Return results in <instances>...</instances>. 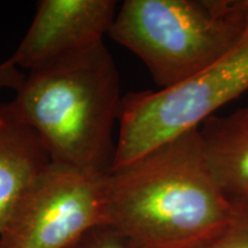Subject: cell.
Returning a JSON list of instances; mask_svg holds the SVG:
<instances>
[{
    "mask_svg": "<svg viewBox=\"0 0 248 248\" xmlns=\"http://www.w3.org/2000/svg\"><path fill=\"white\" fill-rule=\"evenodd\" d=\"M49 162L42 139L13 102L0 104V235L21 194Z\"/></svg>",
    "mask_w": 248,
    "mask_h": 248,
    "instance_id": "cell-7",
    "label": "cell"
},
{
    "mask_svg": "<svg viewBox=\"0 0 248 248\" xmlns=\"http://www.w3.org/2000/svg\"><path fill=\"white\" fill-rule=\"evenodd\" d=\"M105 221L136 248H193L221 230L233 200L214 177L199 129L104 176Z\"/></svg>",
    "mask_w": 248,
    "mask_h": 248,
    "instance_id": "cell-1",
    "label": "cell"
},
{
    "mask_svg": "<svg viewBox=\"0 0 248 248\" xmlns=\"http://www.w3.org/2000/svg\"><path fill=\"white\" fill-rule=\"evenodd\" d=\"M231 199L233 209L226 224L193 248H248V197Z\"/></svg>",
    "mask_w": 248,
    "mask_h": 248,
    "instance_id": "cell-9",
    "label": "cell"
},
{
    "mask_svg": "<svg viewBox=\"0 0 248 248\" xmlns=\"http://www.w3.org/2000/svg\"><path fill=\"white\" fill-rule=\"evenodd\" d=\"M71 248H136L124 235L108 225H98Z\"/></svg>",
    "mask_w": 248,
    "mask_h": 248,
    "instance_id": "cell-10",
    "label": "cell"
},
{
    "mask_svg": "<svg viewBox=\"0 0 248 248\" xmlns=\"http://www.w3.org/2000/svg\"><path fill=\"white\" fill-rule=\"evenodd\" d=\"M120 74L104 42L29 71L13 105L52 162L105 175L116 156Z\"/></svg>",
    "mask_w": 248,
    "mask_h": 248,
    "instance_id": "cell-2",
    "label": "cell"
},
{
    "mask_svg": "<svg viewBox=\"0 0 248 248\" xmlns=\"http://www.w3.org/2000/svg\"><path fill=\"white\" fill-rule=\"evenodd\" d=\"M248 91V32L226 57L178 84L122 97L113 168L199 129L225 104ZM110 169V170H111Z\"/></svg>",
    "mask_w": 248,
    "mask_h": 248,
    "instance_id": "cell-4",
    "label": "cell"
},
{
    "mask_svg": "<svg viewBox=\"0 0 248 248\" xmlns=\"http://www.w3.org/2000/svg\"><path fill=\"white\" fill-rule=\"evenodd\" d=\"M116 7L114 0H42L11 59L31 71L102 43Z\"/></svg>",
    "mask_w": 248,
    "mask_h": 248,
    "instance_id": "cell-6",
    "label": "cell"
},
{
    "mask_svg": "<svg viewBox=\"0 0 248 248\" xmlns=\"http://www.w3.org/2000/svg\"><path fill=\"white\" fill-rule=\"evenodd\" d=\"M26 76L11 58L0 62V91L11 89L18 91L24 83Z\"/></svg>",
    "mask_w": 248,
    "mask_h": 248,
    "instance_id": "cell-11",
    "label": "cell"
},
{
    "mask_svg": "<svg viewBox=\"0 0 248 248\" xmlns=\"http://www.w3.org/2000/svg\"><path fill=\"white\" fill-rule=\"evenodd\" d=\"M105 175L51 161L21 194L0 235V248L73 247L104 224Z\"/></svg>",
    "mask_w": 248,
    "mask_h": 248,
    "instance_id": "cell-5",
    "label": "cell"
},
{
    "mask_svg": "<svg viewBox=\"0 0 248 248\" xmlns=\"http://www.w3.org/2000/svg\"><path fill=\"white\" fill-rule=\"evenodd\" d=\"M207 162L230 198L248 197V107L214 115L199 128Z\"/></svg>",
    "mask_w": 248,
    "mask_h": 248,
    "instance_id": "cell-8",
    "label": "cell"
},
{
    "mask_svg": "<svg viewBox=\"0 0 248 248\" xmlns=\"http://www.w3.org/2000/svg\"><path fill=\"white\" fill-rule=\"evenodd\" d=\"M247 32L248 0H126L109 36L166 89L226 57Z\"/></svg>",
    "mask_w": 248,
    "mask_h": 248,
    "instance_id": "cell-3",
    "label": "cell"
}]
</instances>
